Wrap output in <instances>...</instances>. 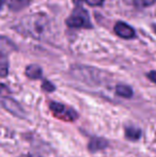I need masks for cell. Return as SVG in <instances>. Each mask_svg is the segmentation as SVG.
<instances>
[{
  "instance_id": "3957f363",
  "label": "cell",
  "mask_w": 156,
  "mask_h": 157,
  "mask_svg": "<svg viewBox=\"0 0 156 157\" xmlns=\"http://www.w3.org/2000/svg\"><path fill=\"white\" fill-rule=\"evenodd\" d=\"M67 25L71 28H83V29H91L93 26L90 21L88 12L81 6H78L72 12V14L67 19Z\"/></svg>"
},
{
  "instance_id": "44dd1931",
  "label": "cell",
  "mask_w": 156,
  "mask_h": 157,
  "mask_svg": "<svg viewBox=\"0 0 156 157\" xmlns=\"http://www.w3.org/2000/svg\"><path fill=\"white\" fill-rule=\"evenodd\" d=\"M155 30H156V28H155Z\"/></svg>"
},
{
  "instance_id": "2e32d148",
  "label": "cell",
  "mask_w": 156,
  "mask_h": 157,
  "mask_svg": "<svg viewBox=\"0 0 156 157\" xmlns=\"http://www.w3.org/2000/svg\"><path fill=\"white\" fill-rule=\"evenodd\" d=\"M89 6H102L104 0H86Z\"/></svg>"
},
{
  "instance_id": "ffe728a7",
  "label": "cell",
  "mask_w": 156,
  "mask_h": 157,
  "mask_svg": "<svg viewBox=\"0 0 156 157\" xmlns=\"http://www.w3.org/2000/svg\"><path fill=\"white\" fill-rule=\"evenodd\" d=\"M74 2H76V3H80V2H82L83 0H73Z\"/></svg>"
},
{
  "instance_id": "7a4b0ae2",
  "label": "cell",
  "mask_w": 156,
  "mask_h": 157,
  "mask_svg": "<svg viewBox=\"0 0 156 157\" xmlns=\"http://www.w3.org/2000/svg\"><path fill=\"white\" fill-rule=\"evenodd\" d=\"M72 74L79 80L85 81L86 83L98 85L103 81V73L97 68L86 67V66H74L72 68Z\"/></svg>"
},
{
  "instance_id": "e0dca14e",
  "label": "cell",
  "mask_w": 156,
  "mask_h": 157,
  "mask_svg": "<svg viewBox=\"0 0 156 157\" xmlns=\"http://www.w3.org/2000/svg\"><path fill=\"white\" fill-rule=\"evenodd\" d=\"M146 76H148V78L150 79L152 82L156 83V71H151V72H149L148 74H146Z\"/></svg>"
},
{
  "instance_id": "8fae6325",
  "label": "cell",
  "mask_w": 156,
  "mask_h": 157,
  "mask_svg": "<svg viewBox=\"0 0 156 157\" xmlns=\"http://www.w3.org/2000/svg\"><path fill=\"white\" fill-rule=\"evenodd\" d=\"M116 93L119 96L124 97V98H131L133 96V90L126 85H118L116 87Z\"/></svg>"
},
{
  "instance_id": "30bf717a",
  "label": "cell",
  "mask_w": 156,
  "mask_h": 157,
  "mask_svg": "<svg viewBox=\"0 0 156 157\" xmlns=\"http://www.w3.org/2000/svg\"><path fill=\"white\" fill-rule=\"evenodd\" d=\"M42 68L38 64H30L26 67V75L30 79H40L42 77Z\"/></svg>"
},
{
  "instance_id": "52a82bcc",
  "label": "cell",
  "mask_w": 156,
  "mask_h": 157,
  "mask_svg": "<svg viewBox=\"0 0 156 157\" xmlns=\"http://www.w3.org/2000/svg\"><path fill=\"white\" fill-rule=\"evenodd\" d=\"M14 50H16L14 42L11 41L9 37L0 35V57H8V55Z\"/></svg>"
},
{
  "instance_id": "8992f818",
  "label": "cell",
  "mask_w": 156,
  "mask_h": 157,
  "mask_svg": "<svg viewBox=\"0 0 156 157\" xmlns=\"http://www.w3.org/2000/svg\"><path fill=\"white\" fill-rule=\"evenodd\" d=\"M115 33L118 36L122 37V39H133L135 37V30L133 29V27L128 25V24L124 23V21H118L115 25Z\"/></svg>"
},
{
  "instance_id": "5bb4252c",
  "label": "cell",
  "mask_w": 156,
  "mask_h": 157,
  "mask_svg": "<svg viewBox=\"0 0 156 157\" xmlns=\"http://www.w3.org/2000/svg\"><path fill=\"white\" fill-rule=\"evenodd\" d=\"M133 4L137 8H148L156 3V0H131Z\"/></svg>"
},
{
  "instance_id": "ac0fdd59",
  "label": "cell",
  "mask_w": 156,
  "mask_h": 157,
  "mask_svg": "<svg viewBox=\"0 0 156 157\" xmlns=\"http://www.w3.org/2000/svg\"><path fill=\"white\" fill-rule=\"evenodd\" d=\"M21 157H40V156H36V155H31V154H27V155H23Z\"/></svg>"
},
{
  "instance_id": "277c9868",
  "label": "cell",
  "mask_w": 156,
  "mask_h": 157,
  "mask_svg": "<svg viewBox=\"0 0 156 157\" xmlns=\"http://www.w3.org/2000/svg\"><path fill=\"white\" fill-rule=\"evenodd\" d=\"M50 111L52 112L56 118L60 119L62 121H67V122H73L78 118V113L72 108L67 107L65 105L60 103H56L52 101L49 104Z\"/></svg>"
},
{
  "instance_id": "4fadbf2b",
  "label": "cell",
  "mask_w": 156,
  "mask_h": 157,
  "mask_svg": "<svg viewBox=\"0 0 156 157\" xmlns=\"http://www.w3.org/2000/svg\"><path fill=\"white\" fill-rule=\"evenodd\" d=\"M9 74V62L6 57H0V77H6Z\"/></svg>"
},
{
  "instance_id": "7c38bea8",
  "label": "cell",
  "mask_w": 156,
  "mask_h": 157,
  "mask_svg": "<svg viewBox=\"0 0 156 157\" xmlns=\"http://www.w3.org/2000/svg\"><path fill=\"white\" fill-rule=\"evenodd\" d=\"M125 136L129 140L136 141L141 137V130L137 127H134V126H129L125 129Z\"/></svg>"
},
{
  "instance_id": "9c48e42d",
  "label": "cell",
  "mask_w": 156,
  "mask_h": 157,
  "mask_svg": "<svg viewBox=\"0 0 156 157\" xmlns=\"http://www.w3.org/2000/svg\"><path fill=\"white\" fill-rule=\"evenodd\" d=\"M108 147V141L105 140L103 138H98V137H95V138H92L90 140L89 143V150L91 152H97L101 151V150H104Z\"/></svg>"
},
{
  "instance_id": "ba28073f",
  "label": "cell",
  "mask_w": 156,
  "mask_h": 157,
  "mask_svg": "<svg viewBox=\"0 0 156 157\" xmlns=\"http://www.w3.org/2000/svg\"><path fill=\"white\" fill-rule=\"evenodd\" d=\"M4 3L11 11L17 12L27 8L30 3V0H4Z\"/></svg>"
},
{
  "instance_id": "d6986e66",
  "label": "cell",
  "mask_w": 156,
  "mask_h": 157,
  "mask_svg": "<svg viewBox=\"0 0 156 157\" xmlns=\"http://www.w3.org/2000/svg\"><path fill=\"white\" fill-rule=\"evenodd\" d=\"M4 4V0H0V9L2 8V6Z\"/></svg>"
},
{
  "instance_id": "5b68a950",
  "label": "cell",
  "mask_w": 156,
  "mask_h": 157,
  "mask_svg": "<svg viewBox=\"0 0 156 157\" xmlns=\"http://www.w3.org/2000/svg\"><path fill=\"white\" fill-rule=\"evenodd\" d=\"M0 105L6 111H9L10 113H12L13 116L17 117V118L23 119L26 117V112L23 109V107L13 98H10V97H0Z\"/></svg>"
},
{
  "instance_id": "9a60e30c",
  "label": "cell",
  "mask_w": 156,
  "mask_h": 157,
  "mask_svg": "<svg viewBox=\"0 0 156 157\" xmlns=\"http://www.w3.org/2000/svg\"><path fill=\"white\" fill-rule=\"evenodd\" d=\"M42 89L46 92H52L55 90V86L52 83H50L48 80H45L42 85Z\"/></svg>"
},
{
  "instance_id": "6da1fadb",
  "label": "cell",
  "mask_w": 156,
  "mask_h": 157,
  "mask_svg": "<svg viewBox=\"0 0 156 157\" xmlns=\"http://www.w3.org/2000/svg\"><path fill=\"white\" fill-rule=\"evenodd\" d=\"M49 27V21L44 13H33L25 16L17 26V31L26 36L42 39Z\"/></svg>"
}]
</instances>
